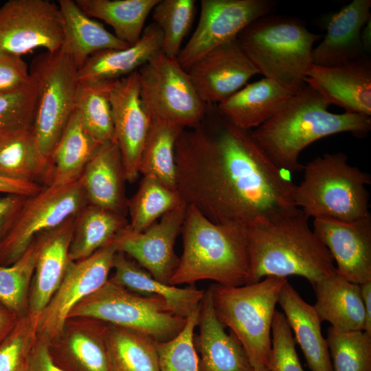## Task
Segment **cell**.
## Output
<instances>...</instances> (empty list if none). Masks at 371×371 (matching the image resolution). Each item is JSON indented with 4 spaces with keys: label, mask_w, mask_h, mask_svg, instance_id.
<instances>
[{
    "label": "cell",
    "mask_w": 371,
    "mask_h": 371,
    "mask_svg": "<svg viewBox=\"0 0 371 371\" xmlns=\"http://www.w3.org/2000/svg\"><path fill=\"white\" fill-rule=\"evenodd\" d=\"M194 0H159L154 7V23L162 34L161 52L170 58H177L183 41L193 23Z\"/></svg>",
    "instance_id": "obj_38"
},
{
    "label": "cell",
    "mask_w": 371,
    "mask_h": 371,
    "mask_svg": "<svg viewBox=\"0 0 371 371\" xmlns=\"http://www.w3.org/2000/svg\"><path fill=\"white\" fill-rule=\"evenodd\" d=\"M252 371H269V370L267 366H263L258 368L253 369Z\"/></svg>",
    "instance_id": "obj_53"
},
{
    "label": "cell",
    "mask_w": 371,
    "mask_h": 371,
    "mask_svg": "<svg viewBox=\"0 0 371 371\" xmlns=\"http://www.w3.org/2000/svg\"><path fill=\"white\" fill-rule=\"evenodd\" d=\"M88 204L82 182L45 186L27 196L14 223L0 243V265L17 261L40 233L56 227L76 216Z\"/></svg>",
    "instance_id": "obj_11"
},
{
    "label": "cell",
    "mask_w": 371,
    "mask_h": 371,
    "mask_svg": "<svg viewBox=\"0 0 371 371\" xmlns=\"http://www.w3.org/2000/svg\"><path fill=\"white\" fill-rule=\"evenodd\" d=\"M305 83L317 91L329 105L346 113L371 115V59H360L335 66L312 65Z\"/></svg>",
    "instance_id": "obj_19"
},
{
    "label": "cell",
    "mask_w": 371,
    "mask_h": 371,
    "mask_svg": "<svg viewBox=\"0 0 371 371\" xmlns=\"http://www.w3.org/2000/svg\"><path fill=\"white\" fill-rule=\"evenodd\" d=\"M371 0H353L332 14L326 23L323 40L312 52L313 64L335 66L367 56L361 34L371 18Z\"/></svg>",
    "instance_id": "obj_23"
},
{
    "label": "cell",
    "mask_w": 371,
    "mask_h": 371,
    "mask_svg": "<svg viewBox=\"0 0 371 371\" xmlns=\"http://www.w3.org/2000/svg\"><path fill=\"white\" fill-rule=\"evenodd\" d=\"M316 294L313 306L321 322L343 331L364 330L366 313L360 285L334 273L312 286Z\"/></svg>",
    "instance_id": "obj_29"
},
{
    "label": "cell",
    "mask_w": 371,
    "mask_h": 371,
    "mask_svg": "<svg viewBox=\"0 0 371 371\" xmlns=\"http://www.w3.org/2000/svg\"><path fill=\"white\" fill-rule=\"evenodd\" d=\"M361 40L365 54L368 56L371 52V18L362 28Z\"/></svg>",
    "instance_id": "obj_52"
},
{
    "label": "cell",
    "mask_w": 371,
    "mask_h": 371,
    "mask_svg": "<svg viewBox=\"0 0 371 371\" xmlns=\"http://www.w3.org/2000/svg\"><path fill=\"white\" fill-rule=\"evenodd\" d=\"M300 208L246 227L248 284L269 276H299L313 286L336 273L333 258Z\"/></svg>",
    "instance_id": "obj_2"
},
{
    "label": "cell",
    "mask_w": 371,
    "mask_h": 371,
    "mask_svg": "<svg viewBox=\"0 0 371 371\" xmlns=\"http://www.w3.org/2000/svg\"><path fill=\"white\" fill-rule=\"evenodd\" d=\"M78 316L138 330L157 341L174 338L186 323V318L171 312L164 298L135 293L109 278L77 304L68 317Z\"/></svg>",
    "instance_id": "obj_8"
},
{
    "label": "cell",
    "mask_w": 371,
    "mask_h": 371,
    "mask_svg": "<svg viewBox=\"0 0 371 371\" xmlns=\"http://www.w3.org/2000/svg\"><path fill=\"white\" fill-rule=\"evenodd\" d=\"M333 371H371V335L330 326L326 338Z\"/></svg>",
    "instance_id": "obj_40"
},
{
    "label": "cell",
    "mask_w": 371,
    "mask_h": 371,
    "mask_svg": "<svg viewBox=\"0 0 371 371\" xmlns=\"http://www.w3.org/2000/svg\"><path fill=\"white\" fill-rule=\"evenodd\" d=\"M19 318L0 302V343L15 326Z\"/></svg>",
    "instance_id": "obj_50"
},
{
    "label": "cell",
    "mask_w": 371,
    "mask_h": 371,
    "mask_svg": "<svg viewBox=\"0 0 371 371\" xmlns=\"http://www.w3.org/2000/svg\"><path fill=\"white\" fill-rule=\"evenodd\" d=\"M103 86L110 102L114 137L122 157L126 181L139 177L142 151L150 119L140 95L137 71Z\"/></svg>",
    "instance_id": "obj_16"
},
{
    "label": "cell",
    "mask_w": 371,
    "mask_h": 371,
    "mask_svg": "<svg viewBox=\"0 0 371 371\" xmlns=\"http://www.w3.org/2000/svg\"><path fill=\"white\" fill-rule=\"evenodd\" d=\"M128 225L126 216L87 204L75 216L69 245L71 261L86 258L111 243Z\"/></svg>",
    "instance_id": "obj_33"
},
{
    "label": "cell",
    "mask_w": 371,
    "mask_h": 371,
    "mask_svg": "<svg viewBox=\"0 0 371 371\" xmlns=\"http://www.w3.org/2000/svg\"><path fill=\"white\" fill-rule=\"evenodd\" d=\"M184 129L166 120H150L141 157L139 174L153 176L177 190L175 150L177 140Z\"/></svg>",
    "instance_id": "obj_36"
},
{
    "label": "cell",
    "mask_w": 371,
    "mask_h": 371,
    "mask_svg": "<svg viewBox=\"0 0 371 371\" xmlns=\"http://www.w3.org/2000/svg\"><path fill=\"white\" fill-rule=\"evenodd\" d=\"M186 71L206 104H217L260 74L237 38L210 51Z\"/></svg>",
    "instance_id": "obj_18"
},
{
    "label": "cell",
    "mask_w": 371,
    "mask_h": 371,
    "mask_svg": "<svg viewBox=\"0 0 371 371\" xmlns=\"http://www.w3.org/2000/svg\"><path fill=\"white\" fill-rule=\"evenodd\" d=\"M157 341L142 332L108 324L109 371H159Z\"/></svg>",
    "instance_id": "obj_35"
},
{
    "label": "cell",
    "mask_w": 371,
    "mask_h": 371,
    "mask_svg": "<svg viewBox=\"0 0 371 371\" xmlns=\"http://www.w3.org/2000/svg\"><path fill=\"white\" fill-rule=\"evenodd\" d=\"M303 170V180L295 186L293 199L308 217L352 221L370 214L366 186L371 177L351 166L345 153H325Z\"/></svg>",
    "instance_id": "obj_6"
},
{
    "label": "cell",
    "mask_w": 371,
    "mask_h": 371,
    "mask_svg": "<svg viewBox=\"0 0 371 371\" xmlns=\"http://www.w3.org/2000/svg\"><path fill=\"white\" fill-rule=\"evenodd\" d=\"M209 129L185 128L175 145L177 190L183 202L216 224L247 227L293 212L295 184L255 140L216 111Z\"/></svg>",
    "instance_id": "obj_1"
},
{
    "label": "cell",
    "mask_w": 371,
    "mask_h": 371,
    "mask_svg": "<svg viewBox=\"0 0 371 371\" xmlns=\"http://www.w3.org/2000/svg\"><path fill=\"white\" fill-rule=\"evenodd\" d=\"M26 197L17 194L0 197V243L11 228Z\"/></svg>",
    "instance_id": "obj_48"
},
{
    "label": "cell",
    "mask_w": 371,
    "mask_h": 371,
    "mask_svg": "<svg viewBox=\"0 0 371 371\" xmlns=\"http://www.w3.org/2000/svg\"><path fill=\"white\" fill-rule=\"evenodd\" d=\"M32 80L27 65L21 56L0 49V94L21 91Z\"/></svg>",
    "instance_id": "obj_46"
},
{
    "label": "cell",
    "mask_w": 371,
    "mask_h": 371,
    "mask_svg": "<svg viewBox=\"0 0 371 371\" xmlns=\"http://www.w3.org/2000/svg\"><path fill=\"white\" fill-rule=\"evenodd\" d=\"M284 314L276 310L271 326L269 371H304L295 349V341Z\"/></svg>",
    "instance_id": "obj_45"
},
{
    "label": "cell",
    "mask_w": 371,
    "mask_h": 371,
    "mask_svg": "<svg viewBox=\"0 0 371 371\" xmlns=\"http://www.w3.org/2000/svg\"><path fill=\"white\" fill-rule=\"evenodd\" d=\"M186 210V205L182 203L142 232L133 231L128 225L113 240L117 251L128 256L155 279L169 284L179 262L175 245L181 232Z\"/></svg>",
    "instance_id": "obj_15"
},
{
    "label": "cell",
    "mask_w": 371,
    "mask_h": 371,
    "mask_svg": "<svg viewBox=\"0 0 371 371\" xmlns=\"http://www.w3.org/2000/svg\"><path fill=\"white\" fill-rule=\"evenodd\" d=\"M272 0H202L197 27L177 59L187 71L214 49L238 34L275 7Z\"/></svg>",
    "instance_id": "obj_12"
},
{
    "label": "cell",
    "mask_w": 371,
    "mask_h": 371,
    "mask_svg": "<svg viewBox=\"0 0 371 371\" xmlns=\"http://www.w3.org/2000/svg\"><path fill=\"white\" fill-rule=\"evenodd\" d=\"M181 234L183 253L169 284H194L205 280L239 286L248 284L246 227L216 224L186 205Z\"/></svg>",
    "instance_id": "obj_4"
},
{
    "label": "cell",
    "mask_w": 371,
    "mask_h": 371,
    "mask_svg": "<svg viewBox=\"0 0 371 371\" xmlns=\"http://www.w3.org/2000/svg\"><path fill=\"white\" fill-rule=\"evenodd\" d=\"M313 231L336 262L338 275L358 284L371 280V214L352 221L314 218Z\"/></svg>",
    "instance_id": "obj_17"
},
{
    "label": "cell",
    "mask_w": 371,
    "mask_h": 371,
    "mask_svg": "<svg viewBox=\"0 0 371 371\" xmlns=\"http://www.w3.org/2000/svg\"><path fill=\"white\" fill-rule=\"evenodd\" d=\"M78 68L61 48L34 57L30 73L37 85L32 131L49 159L76 109Z\"/></svg>",
    "instance_id": "obj_9"
},
{
    "label": "cell",
    "mask_w": 371,
    "mask_h": 371,
    "mask_svg": "<svg viewBox=\"0 0 371 371\" xmlns=\"http://www.w3.org/2000/svg\"><path fill=\"white\" fill-rule=\"evenodd\" d=\"M162 34L154 23L144 29L138 42L124 49H104L92 54L78 69L82 85L95 87L112 82L137 71L161 51Z\"/></svg>",
    "instance_id": "obj_24"
},
{
    "label": "cell",
    "mask_w": 371,
    "mask_h": 371,
    "mask_svg": "<svg viewBox=\"0 0 371 371\" xmlns=\"http://www.w3.org/2000/svg\"><path fill=\"white\" fill-rule=\"evenodd\" d=\"M116 252L112 240L86 258L70 261L60 284L36 320L38 337L52 341L73 308L108 281Z\"/></svg>",
    "instance_id": "obj_14"
},
{
    "label": "cell",
    "mask_w": 371,
    "mask_h": 371,
    "mask_svg": "<svg viewBox=\"0 0 371 371\" xmlns=\"http://www.w3.org/2000/svg\"><path fill=\"white\" fill-rule=\"evenodd\" d=\"M7 133L8 132H5V131L0 130V139Z\"/></svg>",
    "instance_id": "obj_54"
},
{
    "label": "cell",
    "mask_w": 371,
    "mask_h": 371,
    "mask_svg": "<svg viewBox=\"0 0 371 371\" xmlns=\"http://www.w3.org/2000/svg\"><path fill=\"white\" fill-rule=\"evenodd\" d=\"M359 285L366 313V326L364 331L371 335V280Z\"/></svg>",
    "instance_id": "obj_51"
},
{
    "label": "cell",
    "mask_w": 371,
    "mask_h": 371,
    "mask_svg": "<svg viewBox=\"0 0 371 371\" xmlns=\"http://www.w3.org/2000/svg\"><path fill=\"white\" fill-rule=\"evenodd\" d=\"M76 109L87 131L100 143L115 140L111 109L103 86L78 85Z\"/></svg>",
    "instance_id": "obj_41"
},
{
    "label": "cell",
    "mask_w": 371,
    "mask_h": 371,
    "mask_svg": "<svg viewBox=\"0 0 371 371\" xmlns=\"http://www.w3.org/2000/svg\"><path fill=\"white\" fill-rule=\"evenodd\" d=\"M49 169V159L32 128L8 132L0 139V177L38 183L41 181L45 186Z\"/></svg>",
    "instance_id": "obj_32"
},
{
    "label": "cell",
    "mask_w": 371,
    "mask_h": 371,
    "mask_svg": "<svg viewBox=\"0 0 371 371\" xmlns=\"http://www.w3.org/2000/svg\"><path fill=\"white\" fill-rule=\"evenodd\" d=\"M328 106L306 85L276 114L251 131V135L279 170L301 171L304 165L299 161L300 155L311 144L341 133L363 138L371 130L370 116L333 113Z\"/></svg>",
    "instance_id": "obj_3"
},
{
    "label": "cell",
    "mask_w": 371,
    "mask_h": 371,
    "mask_svg": "<svg viewBox=\"0 0 371 371\" xmlns=\"http://www.w3.org/2000/svg\"><path fill=\"white\" fill-rule=\"evenodd\" d=\"M286 278L269 276L239 286H209L218 319L238 339L254 369L267 366L271 326Z\"/></svg>",
    "instance_id": "obj_7"
},
{
    "label": "cell",
    "mask_w": 371,
    "mask_h": 371,
    "mask_svg": "<svg viewBox=\"0 0 371 371\" xmlns=\"http://www.w3.org/2000/svg\"><path fill=\"white\" fill-rule=\"evenodd\" d=\"M200 310L201 305L186 318L185 326L174 338L156 342L159 371H199L194 336Z\"/></svg>",
    "instance_id": "obj_42"
},
{
    "label": "cell",
    "mask_w": 371,
    "mask_h": 371,
    "mask_svg": "<svg viewBox=\"0 0 371 371\" xmlns=\"http://www.w3.org/2000/svg\"><path fill=\"white\" fill-rule=\"evenodd\" d=\"M296 93L264 77L218 103L216 111L233 125L252 131L276 114Z\"/></svg>",
    "instance_id": "obj_25"
},
{
    "label": "cell",
    "mask_w": 371,
    "mask_h": 371,
    "mask_svg": "<svg viewBox=\"0 0 371 371\" xmlns=\"http://www.w3.org/2000/svg\"><path fill=\"white\" fill-rule=\"evenodd\" d=\"M112 269L110 280L135 293L164 298L171 312L183 318L200 306L205 294V290L193 285L181 288L159 281L122 252H116Z\"/></svg>",
    "instance_id": "obj_28"
},
{
    "label": "cell",
    "mask_w": 371,
    "mask_h": 371,
    "mask_svg": "<svg viewBox=\"0 0 371 371\" xmlns=\"http://www.w3.org/2000/svg\"><path fill=\"white\" fill-rule=\"evenodd\" d=\"M88 204L126 216L124 167L115 140L102 144L80 177Z\"/></svg>",
    "instance_id": "obj_26"
},
{
    "label": "cell",
    "mask_w": 371,
    "mask_h": 371,
    "mask_svg": "<svg viewBox=\"0 0 371 371\" xmlns=\"http://www.w3.org/2000/svg\"><path fill=\"white\" fill-rule=\"evenodd\" d=\"M35 322L27 315L0 343V371H27L28 359L36 339Z\"/></svg>",
    "instance_id": "obj_43"
},
{
    "label": "cell",
    "mask_w": 371,
    "mask_h": 371,
    "mask_svg": "<svg viewBox=\"0 0 371 371\" xmlns=\"http://www.w3.org/2000/svg\"><path fill=\"white\" fill-rule=\"evenodd\" d=\"M321 37L299 19L269 14L250 23L237 39L260 74L297 92L306 85L313 45Z\"/></svg>",
    "instance_id": "obj_5"
},
{
    "label": "cell",
    "mask_w": 371,
    "mask_h": 371,
    "mask_svg": "<svg viewBox=\"0 0 371 371\" xmlns=\"http://www.w3.org/2000/svg\"><path fill=\"white\" fill-rule=\"evenodd\" d=\"M182 203L177 190L153 176L144 175L137 192L128 199V227L134 232H142Z\"/></svg>",
    "instance_id": "obj_37"
},
{
    "label": "cell",
    "mask_w": 371,
    "mask_h": 371,
    "mask_svg": "<svg viewBox=\"0 0 371 371\" xmlns=\"http://www.w3.org/2000/svg\"><path fill=\"white\" fill-rule=\"evenodd\" d=\"M137 72L142 102L150 120H166L184 128L199 124L206 104L177 58L159 52Z\"/></svg>",
    "instance_id": "obj_10"
},
{
    "label": "cell",
    "mask_w": 371,
    "mask_h": 371,
    "mask_svg": "<svg viewBox=\"0 0 371 371\" xmlns=\"http://www.w3.org/2000/svg\"><path fill=\"white\" fill-rule=\"evenodd\" d=\"M194 344L199 357V371H252L253 367L240 341L216 314L212 295L205 290L201 304Z\"/></svg>",
    "instance_id": "obj_22"
},
{
    "label": "cell",
    "mask_w": 371,
    "mask_h": 371,
    "mask_svg": "<svg viewBox=\"0 0 371 371\" xmlns=\"http://www.w3.org/2000/svg\"><path fill=\"white\" fill-rule=\"evenodd\" d=\"M102 144L86 128L75 109L49 157V175L45 186H65L77 181Z\"/></svg>",
    "instance_id": "obj_31"
},
{
    "label": "cell",
    "mask_w": 371,
    "mask_h": 371,
    "mask_svg": "<svg viewBox=\"0 0 371 371\" xmlns=\"http://www.w3.org/2000/svg\"><path fill=\"white\" fill-rule=\"evenodd\" d=\"M63 22L58 3L49 0H10L0 7V49L19 56L37 48L58 50Z\"/></svg>",
    "instance_id": "obj_13"
},
{
    "label": "cell",
    "mask_w": 371,
    "mask_h": 371,
    "mask_svg": "<svg viewBox=\"0 0 371 371\" xmlns=\"http://www.w3.org/2000/svg\"><path fill=\"white\" fill-rule=\"evenodd\" d=\"M27 371L65 370L53 360L49 352V342L37 336L29 356Z\"/></svg>",
    "instance_id": "obj_47"
},
{
    "label": "cell",
    "mask_w": 371,
    "mask_h": 371,
    "mask_svg": "<svg viewBox=\"0 0 371 371\" xmlns=\"http://www.w3.org/2000/svg\"><path fill=\"white\" fill-rule=\"evenodd\" d=\"M37 248L35 240L8 266L0 265V302L19 317L28 315V300Z\"/></svg>",
    "instance_id": "obj_39"
},
{
    "label": "cell",
    "mask_w": 371,
    "mask_h": 371,
    "mask_svg": "<svg viewBox=\"0 0 371 371\" xmlns=\"http://www.w3.org/2000/svg\"><path fill=\"white\" fill-rule=\"evenodd\" d=\"M278 303L311 371H333L327 341L321 331L322 322L314 306L306 302L288 280L280 291Z\"/></svg>",
    "instance_id": "obj_27"
},
{
    "label": "cell",
    "mask_w": 371,
    "mask_h": 371,
    "mask_svg": "<svg viewBox=\"0 0 371 371\" xmlns=\"http://www.w3.org/2000/svg\"><path fill=\"white\" fill-rule=\"evenodd\" d=\"M89 17L109 25L115 36L130 46L142 36L146 20L159 0H76Z\"/></svg>",
    "instance_id": "obj_34"
},
{
    "label": "cell",
    "mask_w": 371,
    "mask_h": 371,
    "mask_svg": "<svg viewBox=\"0 0 371 371\" xmlns=\"http://www.w3.org/2000/svg\"><path fill=\"white\" fill-rule=\"evenodd\" d=\"M58 4L63 22L60 48L71 57L78 69L95 52L130 46L87 16L75 1L59 0Z\"/></svg>",
    "instance_id": "obj_30"
},
{
    "label": "cell",
    "mask_w": 371,
    "mask_h": 371,
    "mask_svg": "<svg viewBox=\"0 0 371 371\" xmlns=\"http://www.w3.org/2000/svg\"><path fill=\"white\" fill-rule=\"evenodd\" d=\"M45 186L38 183L26 182L0 177V192L31 196L43 189Z\"/></svg>",
    "instance_id": "obj_49"
},
{
    "label": "cell",
    "mask_w": 371,
    "mask_h": 371,
    "mask_svg": "<svg viewBox=\"0 0 371 371\" xmlns=\"http://www.w3.org/2000/svg\"><path fill=\"white\" fill-rule=\"evenodd\" d=\"M75 216L34 238L37 254L29 293L28 315L35 324L60 284L71 261L69 249Z\"/></svg>",
    "instance_id": "obj_21"
},
{
    "label": "cell",
    "mask_w": 371,
    "mask_h": 371,
    "mask_svg": "<svg viewBox=\"0 0 371 371\" xmlns=\"http://www.w3.org/2000/svg\"><path fill=\"white\" fill-rule=\"evenodd\" d=\"M107 326L91 317H68L58 335L49 342L53 360L65 371H109Z\"/></svg>",
    "instance_id": "obj_20"
},
{
    "label": "cell",
    "mask_w": 371,
    "mask_h": 371,
    "mask_svg": "<svg viewBox=\"0 0 371 371\" xmlns=\"http://www.w3.org/2000/svg\"><path fill=\"white\" fill-rule=\"evenodd\" d=\"M32 78L30 85L21 91L0 94V130L32 128L37 100V85Z\"/></svg>",
    "instance_id": "obj_44"
}]
</instances>
